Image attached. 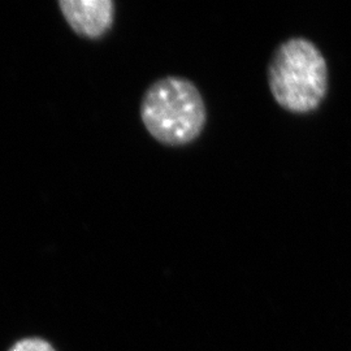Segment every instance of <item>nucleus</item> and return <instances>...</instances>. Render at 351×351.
Returning a JSON list of instances; mask_svg holds the SVG:
<instances>
[{"label":"nucleus","instance_id":"2","mask_svg":"<svg viewBox=\"0 0 351 351\" xmlns=\"http://www.w3.org/2000/svg\"><path fill=\"white\" fill-rule=\"evenodd\" d=\"M272 98L287 112L316 111L328 93V65L313 40L289 38L277 46L267 68Z\"/></svg>","mask_w":351,"mask_h":351},{"label":"nucleus","instance_id":"4","mask_svg":"<svg viewBox=\"0 0 351 351\" xmlns=\"http://www.w3.org/2000/svg\"><path fill=\"white\" fill-rule=\"evenodd\" d=\"M10 351H55L49 342L39 339H26L17 342Z\"/></svg>","mask_w":351,"mask_h":351},{"label":"nucleus","instance_id":"3","mask_svg":"<svg viewBox=\"0 0 351 351\" xmlns=\"http://www.w3.org/2000/svg\"><path fill=\"white\" fill-rule=\"evenodd\" d=\"M60 11L77 36L97 40L107 36L114 24L112 0H62Z\"/></svg>","mask_w":351,"mask_h":351},{"label":"nucleus","instance_id":"1","mask_svg":"<svg viewBox=\"0 0 351 351\" xmlns=\"http://www.w3.org/2000/svg\"><path fill=\"white\" fill-rule=\"evenodd\" d=\"M139 114L147 133L167 147L188 146L207 125L201 90L181 75H165L152 82L142 97Z\"/></svg>","mask_w":351,"mask_h":351}]
</instances>
